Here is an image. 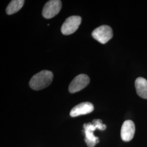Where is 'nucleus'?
<instances>
[{
	"instance_id": "obj_1",
	"label": "nucleus",
	"mask_w": 147,
	"mask_h": 147,
	"mask_svg": "<svg viewBox=\"0 0 147 147\" xmlns=\"http://www.w3.org/2000/svg\"><path fill=\"white\" fill-rule=\"evenodd\" d=\"M106 126L102 124V121L100 119H94L92 123L84 124V125L85 142L88 147H94L99 143V138L95 136L94 131L98 129L100 130H104Z\"/></svg>"
},
{
	"instance_id": "obj_2",
	"label": "nucleus",
	"mask_w": 147,
	"mask_h": 147,
	"mask_svg": "<svg viewBox=\"0 0 147 147\" xmlns=\"http://www.w3.org/2000/svg\"><path fill=\"white\" fill-rule=\"evenodd\" d=\"M53 78V73L48 70H42L34 75L30 81L32 89L39 90L48 87L51 84Z\"/></svg>"
},
{
	"instance_id": "obj_3",
	"label": "nucleus",
	"mask_w": 147,
	"mask_h": 147,
	"mask_svg": "<svg viewBox=\"0 0 147 147\" xmlns=\"http://www.w3.org/2000/svg\"><path fill=\"white\" fill-rule=\"evenodd\" d=\"M92 37L101 44H106L113 37V31L111 27L102 25L95 28L92 33Z\"/></svg>"
},
{
	"instance_id": "obj_4",
	"label": "nucleus",
	"mask_w": 147,
	"mask_h": 147,
	"mask_svg": "<svg viewBox=\"0 0 147 147\" xmlns=\"http://www.w3.org/2000/svg\"><path fill=\"white\" fill-rule=\"evenodd\" d=\"M81 18L79 16H71L67 18L61 27V32L64 35H70L78 29L81 23Z\"/></svg>"
},
{
	"instance_id": "obj_5",
	"label": "nucleus",
	"mask_w": 147,
	"mask_h": 147,
	"mask_svg": "<svg viewBox=\"0 0 147 147\" xmlns=\"http://www.w3.org/2000/svg\"><path fill=\"white\" fill-rule=\"evenodd\" d=\"M62 8V2L59 0H51L44 6L42 15L46 19H51L57 15Z\"/></svg>"
},
{
	"instance_id": "obj_6",
	"label": "nucleus",
	"mask_w": 147,
	"mask_h": 147,
	"mask_svg": "<svg viewBox=\"0 0 147 147\" xmlns=\"http://www.w3.org/2000/svg\"><path fill=\"white\" fill-rule=\"evenodd\" d=\"M90 82L89 77L85 74H80L72 80L69 86V91L75 93L84 88Z\"/></svg>"
},
{
	"instance_id": "obj_7",
	"label": "nucleus",
	"mask_w": 147,
	"mask_h": 147,
	"mask_svg": "<svg viewBox=\"0 0 147 147\" xmlns=\"http://www.w3.org/2000/svg\"><path fill=\"white\" fill-rule=\"evenodd\" d=\"M135 132V124L132 121H125L121 126V139L125 142L130 141L134 136Z\"/></svg>"
},
{
	"instance_id": "obj_8",
	"label": "nucleus",
	"mask_w": 147,
	"mask_h": 147,
	"mask_svg": "<svg viewBox=\"0 0 147 147\" xmlns=\"http://www.w3.org/2000/svg\"><path fill=\"white\" fill-rule=\"evenodd\" d=\"M94 106L89 102H84L75 106L70 112V115L75 117L91 113L94 110Z\"/></svg>"
},
{
	"instance_id": "obj_9",
	"label": "nucleus",
	"mask_w": 147,
	"mask_h": 147,
	"mask_svg": "<svg viewBox=\"0 0 147 147\" xmlns=\"http://www.w3.org/2000/svg\"><path fill=\"white\" fill-rule=\"evenodd\" d=\"M135 87L137 93L140 97L147 99V80L141 77L138 78L135 81Z\"/></svg>"
},
{
	"instance_id": "obj_10",
	"label": "nucleus",
	"mask_w": 147,
	"mask_h": 147,
	"mask_svg": "<svg viewBox=\"0 0 147 147\" xmlns=\"http://www.w3.org/2000/svg\"><path fill=\"white\" fill-rule=\"evenodd\" d=\"M24 0L11 1L6 8V13L8 15H11L19 11L24 5Z\"/></svg>"
}]
</instances>
